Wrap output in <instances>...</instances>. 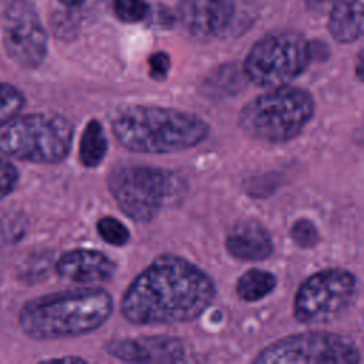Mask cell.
<instances>
[{"label":"cell","instance_id":"1","mask_svg":"<svg viewBox=\"0 0 364 364\" xmlns=\"http://www.w3.org/2000/svg\"><path fill=\"white\" fill-rule=\"evenodd\" d=\"M212 277L176 255L154 259L121 299L122 317L135 326H165L195 320L213 301Z\"/></svg>","mask_w":364,"mask_h":364},{"label":"cell","instance_id":"2","mask_svg":"<svg viewBox=\"0 0 364 364\" xmlns=\"http://www.w3.org/2000/svg\"><path fill=\"white\" fill-rule=\"evenodd\" d=\"M111 131L128 151L171 154L202 144L210 125L196 114L159 105H125L111 115Z\"/></svg>","mask_w":364,"mask_h":364},{"label":"cell","instance_id":"3","mask_svg":"<svg viewBox=\"0 0 364 364\" xmlns=\"http://www.w3.org/2000/svg\"><path fill=\"white\" fill-rule=\"evenodd\" d=\"M111 294L100 287H81L27 301L18 314L20 328L34 340H58L88 334L111 316Z\"/></svg>","mask_w":364,"mask_h":364},{"label":"cell","instance_id":"4","mask_svg":"<svg viewBox=\"0 0 364 364\" xmlns=\"http://www.w3.org/2000/svg\"><path fill=\"white\" fill-rule=\"evenodd\" d=\"M314 111L316 102L307 90L286 84L247 101L239 112L237 124L255 139L284 144L307 127Z\"/></svg>","mask_w":364,"mask_h":364},{"label":"cell","instance_id":"5","mask_svg":"<svg viewBox=\"0 0 364 364\" xmlns=\"http://www.w3.org/2000/svg\"><path fill=\"white\" fill-rule=\"evenodd\" d=\"M108 189L122 213L134 222L146 223L182 196L185 182L169 169L129 165L109 173Z\"/></svg>","mask_w":364,"mask_h":364},{"label":"cell","instance_id":"6","mask_svg":"<svg viewBox=\"0 0 364 364\" xmlns=\"http://www.w3.org/2000/svg\"><path fill=\"white\" fill-rule=\"evenodd\" d=\"M73 124L58 114L16 115L0 125V152L34 164L61 162L71 149Z\"/></svg>","mask_w":364,"mask_h":364},{"label":"cell","instance_id":"7","mask_svg":"<svg viewBox=\"0 0 364 364\" xmlns=\"http://www.w3.org/2000/svg\"><path fill=\"white\" fill-rule=\"evenodd\" d=\"M311 48L294 33L269 34L253 44L245 63V77L257 87L286 85L309 65Z\"/></svg>","mask_w":364,"mask_h":364},{"label":"cell","instance_id":"8","mask_svg":"<svg viewBox=\"0 0 364 364\" xmlns=\"http://www.w3.org/2000/svg\"><path fill=\"white\" fill-rule=\"evenodd\" d=\"M357 277L346 269H324L309 276L297 289L293 316L303 324H327L338 318L354 301Z\"/></svg>","mask_w":364,"mask_h":364},{"label":"cell","instance_id":"9","mask_svg":"<svg viewBox=\"0 0 364 364\" xmlns=\"http://www.w3.org/2000/svg\"><path fill=\"white\" fill-rule=\"evenodd\" d=\"M252 361L260 364H358L361 354L355 343L346 336L307 331L266 346Z\"/></svg>","mask_w":364,"mask_h":364},{"label":"cell","instance_id":"10","mask_svg":"<svg viewBox=\"0 0 364 364\" xmlns=\"http://www.w3.org/2000/svg\"><path fill=\"white\" fill-rule=\"evenodd\" d=\"M1 40L7 55L20 67L34 68L47 54V33L28 0H13L1 17Z\"/></svg>","mask_w":364,"mask_h":364},{"label":"cell","instance_id":"11","mask_svg":"<svg viewBox=\"0 0 364 364\" xmlns=\"http://www.w3.org/2000/svg\"><path fill=\"white\" fill-rule=\"evenodd\" d=\"M235 0H181L178 20L193 37L209 40L226 37L236 18Z\"/></svg>","mask_w":364,"mask_h":364},{"label":"cell","instance_id":"12","mask_svg":"<svg viewBox=\"0 0 364 364\" xmlns=\"http://www.w3.org/2000/svg\"><path fill=\"white\" fill-rule=\"evenodd\" d=\"M107 353L125 363H181L186 358L183 341L173 336H138L111 340Z\"/></svg>","mask_w":364,"mask_h":364},{"label":"cell","instance_id":"13","mask_svg":"<svg viewBox=\"0 0 364 364\" xmlns=\"http://www.w3.org/2000/svg\"><path fill=\"white\" fill-rule=\"evenodd\" d=\"M55 270L60 277L77 284H95L112 279L115 263L105 253L95 249H74L64 253Z\"/></svg>","mask_w":364,"mask_h":364},{"label":"cell","instance_id":"14","mask_svg":"<svg viewBox=\"0 0 364 364\" xmlns=\"http://www.w3.org/2000/svg\"><path fill=\"white\" fill-rule=\"evenodd\" d=\"M228 253L242 262H259L273 253V240L269 230L255 219L237 222L226 235Z\"/></svg>","mask_w":364,"mask_h":364},{"label":"cell","instance_id":"15","mask_svg":"<svg viewBox=\"0 0 364 364\" xmlns=\"http://www.w3.org/2000/svg\"><path fill=\"white\" fill-rule=\"evenodd\" d=\"M363 0H343L328 14V31L337 43L348 44L363 34Z\"/></svg>","mask_w":364,"mask_h":364},{"label":"cell","instance_id":"16","mask_svg":"<svg viewBox=\"0 0 364 364\" xmlns=\"http://www.w3.org/2000/svg\"><path fill=\"white\" fill-rule=\"evenodd\" d=\"M108 151V139L104 128L97 119H90L80 139L78 158L85 168H97L104 161Z\"/></svg>","mask_w":364,"mask_h":364},{"label":"cell","instance_id":"17","mask_svg":"<svg viewBox=\"0 0 364 364\" xmlns=\"http://www.w3.org/2000/svg\"><path fill=\"white\" fill-rule=\"evenodd\" d=\"M277 284L276 276L263 269H249L236 282V294L243 301H257L269 296Z\"/></svg>","mask_w":364,"mask_h":364},{"label":"cell","instance_id":"18","mask_svg":"<svg viewBox=\"0 0 364 364\" xmlns=\"http://www.w3.org/2000/svg\"><path fill=\"white\" fill-rule=\"evenodd\" d=\"M97 233L111 246H125L129 242L131 233L128 228L112 216H104L97 222Z\"/></svg>","mask_w":364,"mask_h":364},{"label":"cell","instance_id":"19","mask_svg":"<svg viewBox=\"0 0 364 364\" xmlns=\"http://www.w3.org/2000/svg\"><path fill=\"white\" fill-rule=\"evenodd\" d=\"M24 107V97L11 84L0 82V125L16 117Z\"/></svg>","mask_w":364,"mask_h":364},{"label":"cell","instance_id":"20","mask_svg":"<svg viewBox=\"0 0 364 364\" xmlns=\"http://www.w3.org/2000/svg\"><path fill=\"white\" fill-rule=\"evenodd\" d=\"M114 13L124 23H138L148 16L149 6L144 0H114Z\"/></svg>","mask_w":364,"mask_h":364},{"label":"cell","instance_id":"21","mask_svg":"<svg viewBox=\"0 0 364 364\" xmlns=\"http://www.w3.org/2000/svg\"><path fill=\"white\" fill-rule=\"evenodd\" d=\"M290 236L293 242L300 247H313L320 240L317 226L310 219L306 218H300L291 225Z\"/></svg>","mask_w":364,"mask_h":364},{"label":"cell","instance_id":"22","mask_svg":"<svg viewBox=\"0 0 364 364\" xmlns=\"http://www.w3.org/2000/svg\"><path fill=\"white\" fill-rule=\"evenodd\" d=\"M17 179L18 173L16 166L10 161L0 158V198H4L14 189Z\"/></svg>","mask_w":364,"mask_h":364},{"label":"cell","instance_id":"23","mask_svg":"<svg viewBox=\"0 0 364 364\" xmlns=\"http://www.w3.org/2000/svg\"><path fill=\"white\" fill-rule=\"evenodd\" d=\"M148 64H149V75L154 80L159 81V80L166 78L169 68H171V58L166 53L156 51L149 55Z\"/></svg>","mask_w":364,"mask_h":364},{"label":"cell","instance_id":"24","mask_svg":"<svg viewBox=\"0 0 364 364\" xmlns=\"http://www.w3.org/2000/svg\"><path fill=\"white\" fill-rule=\"evenodd\" d=\"M306 1V7L313 11V13H328L337 3L343 1V0H304Z\"/></svg>","mask_w":364,"mask_h":364},{"label":"cell","instance_id":"25","mask_svg":"<svg viewBox=\"0 0 364 364\" xmlns=\"http://www.w3.org/2000/svg\"><path fill=\"white\" fill-rule=\"evenodd\" d=\"M85 0H60V3H63L64 6H68V7H75V6H80L82 4Z\"/></svg>","mask_w":364,"mask_h":364}]
</instances>
